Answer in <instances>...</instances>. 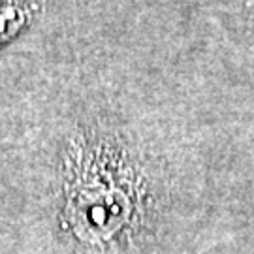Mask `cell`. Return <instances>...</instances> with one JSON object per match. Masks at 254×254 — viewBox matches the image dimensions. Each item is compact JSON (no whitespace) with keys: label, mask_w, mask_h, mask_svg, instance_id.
Instances as JSON below:
<instances>
[{"label":"cell","mask_w":254,"mask_h":254,"mask_svg":"<svg viewBox=\"0 0 254 254\" xmlns=\"http://www.w3.org/2000/svg\"><path fill=\"white\" fill-rule=\"evenodd\" d=\"M30 11V0H0V46L23 30Z\"/></svg>","instance_id":"6da1fadb"}]
</instances>
